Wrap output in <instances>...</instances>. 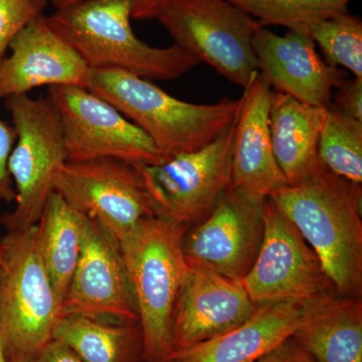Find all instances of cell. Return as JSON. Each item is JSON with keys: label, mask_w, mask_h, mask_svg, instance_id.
Segmentation results:
<instances>
[{"label": "cell", "mask_w": 362, "mask_h": 362, "mask_svg": "<svg viewBox=\"0 0 362 362\" xmlns=\"http://www.w3.org/2000/svg\"><path fill=\"white\" fill-rule=\"evenodd\" d=\"M78 0H51L52 6L56 9L73 4ZM169 0H134L132 18L134 20L147 21L157 18L161 9Z\"/></svg>", "instance_id": "cell-30"}, {"label": "cell", "mask_w": 362, "mask_h": 362, "mask_svg": "<svg viewBox=\"0 0 362 362\" xmlns=\"http://www.w3.org/2000/svg\"><path fill=\"white\" fill-rule=\"evenodd\" d=\"M240 282L256 307L309 305L338 294L318 255L270 197L264 202L258 256Z\"/></svg>", "instance_id": "cell-8"}, {"label": "cell", "mask_w": 362, "mask_h": 362, "mask_svg": "<svg viewBox=\"0 0 362 362\" xmlns=\"http://www.w3.org/2000/svg\"><path fill=\"white\" fill-rule=\"evenodd\" d=\"M292 337L318 362H362V299L333 294L307 306Z\"/></svg>", "instance_id": "cell-19"}, {"label": "cell", "mask_w": 362, "mask_h": 362, "mask_svg": "<svg viewBox=\"0 0 362 362\" xmlns=\"http://www.w3.org/2000/svg\"><path fill=\"white\" fill-rule=\"evenodd\" d=\"M88 89L115 107L145 133L166 158L206 146L230 125L240 100L216 104L181 101L128 71L92 70Z\"/></svg>", "instance_id": "cell-3"}, {"label": "cell", "mask_w": 362, "mask_h": 362, "mask_svg": "<svg viewBox=\"0 0 362 362\" xmlns=\"http://www.w3.org/2000/svg\"><path fill=\"white\" fill-rule=\"evenodd\" d=\"M318 157L331 173L362 183V121L328 106L318 143Z\"/></svg>", "instance_id": "cell-23"}, {"label": "cell", "mask_w": 362, "mask_h": 362, "mask_svg": "<svg viewBox=\"0 0 362 362\" xmlns=\"http://www.w3.org/2000/svg\"><path fill=\"white\" fill-rule=\"evenodd\" d=\"M54 338L85 362H147L139 321L64 315L57 321Z\"/></svg>", "instance_id": "cell-21"}, {"label": "cell", "mask_w": 362, "mask_h": 362, "mask_svg": "<svg viewBox=\"0 0 362 362\" xmlns=\"http://www.w3.org/2000/svg\"><path fill=\"white\" fill-rule=\"evenodd\" d=\"M325 54L328 65L341 66L362 78V21L349 11L313 23L306 30Z\"/></svg>", "instance_id": "cell-25"}, {"label": "cell", "mask_w": 362, "mask_h": 362, "mask_svg": "<svg viewBox=\"0 0 362 362\" xmlns=\"http://www.w3.org/2000/svg\"><path fill=\"white\" fill-rule=\"evenodd\" d=\"M322 262L338 294L362 295V187L319 159L310 173L270 197Z\"/></svg>", "instance_id": "cell-1"}, {"label": "cell", "mask_w": 362, "mask_h": 362, "mask_svg": "<svg viewBox=\"0 0 362 362\" xmlns=\"http://www.w3.org/2000/svg\"><path fill=\"white\" fill-rule=\"evenodd\" d=\"M0 61V99L28 95L37 88L76 86L88 89L92 70L47 23L45 16L28 23Z\"/></svg>", "instance_id": "cell-16"}, {"label": "cell", "mask_w": 362, "mask_h": 362, "mask_svg": "<svg viewBox=\"0 0 362 362\" xmlns=\"http://www.w3.org/2000/svg\"><path fill=\"white\" fill-rule=\"evenodd\" d=\"M133 8L134 0H78L45 18L90 70L115 69L148 81H173L202 64L178 45L154 47L136 37Z\"/></svg>", "instance_id": "cell-2"}, {"label": "cell", "mask_w": 362, "mask_h": 362, "mask_svg": "<svg viewBox=\"0 0 362 362\" xmlns=\"http://www.w3.org/2000/svg\"><path fill=\"white\" fill-rule=\"evenodd\" d=\"M4 104L16 132L8 159L16 206L0 216V223L6 232H20L39 223L54 190L52 175L68 159L61 119L47 96L18 95L6 98Z\"/></svg>", "instance_id": "cell-6"}, {"label": "cell", "mask_w": 362, "mask_h": 362, "mask_svg": "<svg viewBox=\"0 0 362 362\" xmlns=\"http://www.w3.org/2000/svg\"><path fill=\"white\" fill-rule=\"evenodd\" d=\"M265 201L228 187L206 220L187 228L182 250L188 267L242 280L263 240Z\"/></svg>", "instance_id": "cell-12"}, {"label": "cell", "mask_w": 362, "mask_h": 362, "mask_svg": "<svg viewBox=\"0 0 362 362\" xmlns=\"http://www.w3.org/2000/svg\"><path fill=\"white\" fill-rule=\"evenodd\" d=\"M307 306L279 303L257 307L237 327L190 349L173 352L168 362H257L291 337Z\"/></svg>", "instance_id": "cell-18"}, {"label": "cell", "mask_w": 362, "mask_h": 362, "mask_svg": "<svg viewBox=\"0 0 362 362\" xmlns=\"http://www.w3.org/2000/svg\"><path fill=\"white\" fill-rule=\"evenodd\" d=\"M35 362H85L66 343L52 338Z\"/></svg>", "instance_id": "cell-31"}, {"label": "cell", "mask_w": 362, "mask_h": 362, "mask_svg": "<svg viewBox=\"0 0 362 362\" xmlns=\"http://www.w3.org/2000/svg\"><path fill=\"white\" fill-rule=\"evenodd\" d=\"M256 308L240 280L189 268L173 312V352L220 337L245 322Z\"/></svg>", "instance_id": "cell-14"}, {"label": "cell", "mask_w": 362, "mask_h": 362, "mask_svg": "<svg viewBox=\"0 0 362 362\" xmlns=\"http://www.w3.org/2000/svg\"><path fill=\"white\" fill-rule=\"evenodd\" d=\"M187 226L152 216L119 242L134 293L147 362H168L171 325L189 267L182 243Z\"/></svg>", "instance_id": "cell-4"}, {"label": "cell", "mask_w": 362, "mask_h": 362, "mask_svg": "<svg viewBox=\"0 0 362 362\" xmlns=\"http://www.w3.org/2000/svg\"><path fill=\"white\" fill-rule=\"evenodd\" d=\"M82 214L80 258L62 302L61 316L139 321L120 244L99 221Z\"/></svg>", "instance_id": "cell-13"}, {"label": "cell", "mask_w": 362, "mask_h": 362, "mask_svg": "<svg viewBox=\"0 0 362 362\" xmlns=\"http://www.w3.org/2000/svg\"><path fill=\"white\" fill-rule=\"evenodd\" d=\"M327 107L304 104L280 92L272 94V146L288 185L303 180L319 162L318 143Z\"/></svg>", "instance_id": "cell-20"}, {"label": "cell", "mask_w": 362, "mask_h": 362, "mask_svg": "<svg viewBox=\"0 0 362 362\" xmlns=\"http://www.w3.org/2000/svg\"><path fill=\"white\" fill-rule=\"evenodd\" d=\"M156 20L173 44L246 87L259 62L252 47L259 21L228 0H169Z\"/></svg>", "instance_id": "cell-7"}, {"label": "cell", "mask_w": 362, "mask_h": 362, "mask_svg": "<svg viewBox=\"0 0 362 362\" xmlns=\"http://www.w3.org/2000/svg\"><path fill=\"white\" fill-rule=\"evenodd\" d=\"M47 98L61 119L68 161L113 158L147 166L168 160L140 128L89 89L52 86Z\"/></svg>", "instance_id": "cell-10"}, {"label": "cell", "mask_w": 362, "mask_h": 362, "mask_svg": "<svg viewBox=\"0 0 362 362\" xmlns=\"http://www.w3.org/2000/svg\"><path fill=\"white\" fill-rule=\"evenodd\" d=\"M237 117V116H235ZM235 118L213 142L156 165L138 166L157 218L199 225L230 187Z\"/></svg>", "instance_id": "cell-9"}, {"label": "cell", "mask_w": 362, "mask_h": 362, "mask_svg": "<svg viewBox=\"0 0 362 362\" xmlns=\"http://www.w3.org/2000/svg\"><path fill=\"white\" fill-rule=\"evenodd\" d=\"M262 26L304 30L317 21L349 11L351 0H228Z\"/></svg>", "instance_id": "cell-24"}, {"label": "cell", "mask_w": 362, "mask_h": 362, "mask_svg": "<svg viewBox=\"0 0 362 362\" xmlns=\"http://www.w3.org/2000/svg\"><path fill=\"white\" fill-rule=\"evenodd\" d=\"M257 362H318L303 345L290 337L286 338L277 346Z\"/></svg>", "instance_id": "cell-29"}, {"label": "cell", "mask_w": 362, "mask_h": 362, "mask_svg": "<svg viewBox=\"0 0 362 362\" xmlns=\"http://www.w3.org/2000/svg\"><path fill=\"white\" fill-rule=\"evenodd\" d=\"M272 94L261 71H254L240 98L233 133L230 187L259 201L288 185L272 146Z\"/></svg>", "instance_id": "cell-17"}, {"label": "cell", "mask_w": 362, "mask_h": 362, "mask_svg": "<svg viewBox=\"0 0 362 362\" xmlns=\"http://www.w3.org/2000/svg\"><path fill=\"white\" fill-rule=\"evenodd\" d=\"M82 213L52 190L37 223V249L62 305L82 246Z\"/></svg>", "instance_id": "cell-22"}, {"label": "cell", "mask_w": 362, "mask_h": 362, "mask_svg": "<svg viewBox=\"0 0 362 362\" xmlns=\"http://www.w3.org/2000/svg\"><path fill=\"white\" fill-rule=\"evenodd\" d=\"M16 141L13 126L0 119V201L6 204L16 199V190L8 173V159Z\"/></svg>", "instance_id": "cell-27"}, {"label": "cell", "mask_w": 362, "mask_h": 362, "mask_svg": "<svg viewBox=\"0 0 362 362\" xmlns=\"http://www.w3.org/2000/svg\"><path fill=\"white\" fill-rule=\"evenodd\" d=\"M252 47L269 85L304 104L329 106L333 89L346 78L344 71L320 58L315 42L304 30H288L278 35L261 26Z\"/></svg>", "instance_id": "cell-15"}, {"label": "cell", "mask_w": 362, "mask_h": 362, "mask_svg": "<svg viewBox=\"0 0 362 362\" xmlns=\"http://www.w3.org/2000/svg\"><path fill=\"white\" fill-rule=\"evenodd\" d=\"M329 106L342 115L362 121V78H345L337 88L334 102Z\"/></svg>", "instance_id": "cell-28"}, {"label": "cell", "mask_w": 362, "mask_h": 362, "mask_svg": "<svg viewBox=\"0 0 362 362\" xmlns=\"http://www.w3.org/2000/svg\"><path fill=\"white\" fill-rule=\"evenodd\" d=\"M52 189L90 216L118 242L156 216L139 168L113 158L66 161L52 175Z\"/></svg>", "instance_id": "cell-11"}, {"label": "cell", "mask_w": 362, "mask_h": 362, "mask_svg": "<svg viewBox=\"0 0 362 362\" xmlns=\"http://www.w3.org/2000/svg\"><path fill=\"white\" fill-rule=\"evenodd\" d=\"M61 305L37 249V225L0 240V346L7 362H35Z\"/></svg>", "instance_id": "cell-5"}, {"label": "cell", "mask_w": 362, "mask_h": 362, "mask_svg": "<svg viewBox=\"0 0 362 362\" xmlns=\"http://www.w3.org/2000/svg\"><path fill=\"white\" fill-rule=\"evenodd\" d=\"M0 362H7L6 357H4V351H2L1 346H0Z\"/></svg>", "instance_id": "cell-32"}, {"label": "cell", "mask_w": 362, "mask_h": 362, "mask_svg": "<svg viewBox=\"0 0 362 362\" xmlns=\"http://www.w3.org/2000/svg\"><path fill=\"white\" fill-rule=\"evenodd\" d=\"M47 4L49 0H0V61L21 30L45 16Z\"/></svg>", "instance_id": "cell-26"}]
</instances>
